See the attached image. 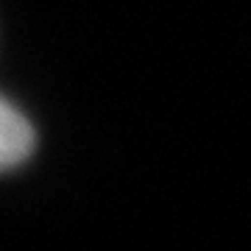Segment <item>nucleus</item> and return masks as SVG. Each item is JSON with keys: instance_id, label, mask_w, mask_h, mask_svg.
<instances>
[{"instance_id": "1", "label": "nucleus", "mask_w": 251, "mask_h": 251, "mask_svg": "<svg viewBox=\"0 0 251 251\" xmlns=\"http://www.w3.org/2000/svg\"><path fill=\"white\" fill-rule=\"evenodd\" d=\"M36 148V131L31 120L20 112L11 100L3 103L0 109V156H3V168L14 171Z\"/></svg>"}]
</instances>
